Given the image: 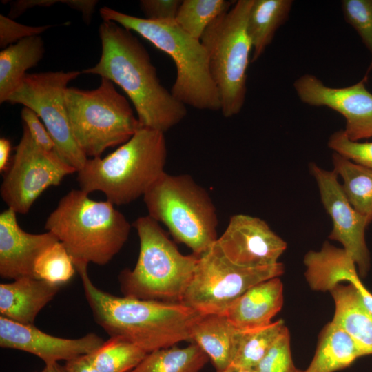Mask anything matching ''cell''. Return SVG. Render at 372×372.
<instances>
[{"label": "cell", "instance_id": "obj_1", "mask_svg": "<svg viewBox=\"0 0 372 372\" xmlns=\"http://www.w3.org/2000/svg\"><path fill=\"white\" fill-rule=\"evenodd\" d=\"M99 33L100 59L81 74L99 75L118 85L132 103L141 127L165 133L180 123L186 106L161 84L148 52L132 31L103 21Z\"/></svg>", "mask_w": 372, "mask_h": 372}, {"label": "cell", "instance_id": "obj_2", "mask_svg": "<svg viewBox=\"0 0 372 372\" xmlns=\"http://www.w3.org/2000/svg\"><path fill=\"white\" fill-rule=\"evenodd\" d=\"M86 264L74 265L95 322L110 337H120L146 353L191 341L195 324L205 315L183 303L117 296L98 288Z\"/></svg>", "mask_w": 372, "mask_h": 372}, {"label": "cell", "instance_id": "obj_3", "mask_svg": "<svg viewBox=\"0 0 372 372\" xmlns=\"http://www.w3.org/2000/svg\"><path fill=\"white\" fill-rule=\"evenodd\" d=\"M81 189L63 196L45 228L65 246L74 264L105 265L127 242L132 225L108 200L97 201Z\"/></svg>", "mask_w": 372, "mask_h": 372}, {"label": "cell", "instance_id": "obj_4", "mask_svg": "<svg viewBox=\"0 0 372 372\" xmlns=\"http://www.w3.org/2000/svg\"><path fill=\"white\" fill-rule=\"evenodd\" d=\"M167 146L164 133L140 127L127 142L105 157L88 158L77 172L80 189L101 192L114 205L143 196L165 172Z\"/></svg>", "mask_w": 372, "mask_h": 372}, {"label": "cell", "instance_id": "obj_5", "mask_svg": "<svg viewBox=\"0 0 372 372\" xmlns=\"http://www.w3.org/2000/svg\"><path fill=\"white\" fill-rule=\"evenodd\" d=\"M99 12L103 21L115 22L136 32L172 59L176 77L171 92L175 99L198 110H220V96L200 40L187 33L175 20L152 21L107 6Z\"/></svg>", "mask_w": 372, "mask_h": 372}, {"label": "cell", "instance_id": "obj_6", "mask_svg": "<svg viewBox=\"0 0 372 372\" xmlns=\"http://www.w3.org/2000/svg\"><path fill=\"white\" fill-rule=\"evenodd\" d=\"M139 238V254L132 269L118 275L124 296L181 303L194 276L198 256L181 254L159 223L150 216L133 223Z\"/></svg>", "mask_w": 372, "mask_h": 372}, {"label": "cell", "instance_id": "obj_7", "mask_svg": "<svg viewBox=\"0 0 372 372\" xmlns=\"http://www.w3.org/2000/svg\"><path fill=\"white\" fill-rule=\"evenodd\" d=\"M148 216L199 256L218 240L216 207L205 189L188 174L165 172L143 196Z\"/></svg>", "mask_w": 372, "mask_h": 372}, {"label": "cell", "instance_id": "obj_8", "mask_svg": "<svg viewBox=\"0 0 372 372\" xmlns=\"http://www.w3.org/2000/svg\"><path fill=\"white\" fill-rule=\"evenodd\" d=\"M65 103L73 136L87 158L125 143L141 127L127 99L105 78L94 90L68 87Z\"/></svg>", "mask_w": 372, "mask_h": 372}, {"label": "cell", "instance_id": "obj_9", "mask_svg": "<svg viewBox=\"0 0 372 372\" xmlns=\"http://www.w3.org/2000/svg\"><path fill=\"white\" fill-rule=\"evenodd\" d=\"M253 0H238L206 28L200 41L225 118L240 113L247 94V69L252 45L247 30Z\"/></svg>", "mask_w": 372, "mask_h": 372}, {"label": "cell", "instance_id": "obj_10", "mask_svg": "<svg viewBox=\"0 0 372 372\" xmlns=\"http://www.w3.org/2000/svg\"><path fill=\"white\" fill-rule=\"evenodd\" d=\"M284 271L281 262L262 267L237 265L225 256L215 242L198 256L181 303L204 314L225 315L229 307L249 289L280 277Z\"/></svg>", "mask_w": 372, "mask_h": 372}, {"label": "cell", "instance_id": "obj_11", "mask_svg": "<svg viewBox=\"0 0 372 372\" xmlns=\"http://www.w3.org/2000/svg\"><path fill=\"white\" fill-rule=\"evenodd\" d=\"M80 71L27 74L6 102L21 104L33 110L42 121L55 144L56 153L76 172L88 158L73 136L65 103L68 83Z\"/></svg>", "mask_w": 372, "mask_h": 372}, {"label": "cell", "instance_id": "obj_12", "mask_svg": "<svg viewBox=\"0 0 372 372\" xmlns=\"http://www.w3.org/2000/svg\"><path fill=\"white\" fill-rule=\"evenodd\" d=\"M77 172L55 151H47L32 139L27 127L10 165L3 175L2 200L17 214H26L40 195L51 186H58L68 175Z\"/></svg>", "mask_w": 372, "mask_h": 372}, {"label": "cell", "instance_id": "obj_13", "mask_svg": "<svg viewBox=\"0 0 372 372\" xmlns=\"http://www.w3.org/2000/svg\"><path fill=\"white\" fill-rule=\"evenodd\" d=\"M367 75L355 84L332 87L317 76L305 74L293 83L299 99L310 106L327 107L345 120L344 130L353 141L372 138V93L366 88Z\"/></svg>", "mask_w": 372, "mask_h": 372}, {"label": "cell", "instance_id": "obj_14", "mask_svg": "<svg viewBox=\"0 0 372 372\" xmlns=\"http://www.w3.org/2000/svg\"><path fill=\"white\" fill-rule=\"evenodd\" d=\"M311 174L318 185L322 203L332 219L329 239L342 244L364 276L370 269V256L365 240L367 220L358 214L348 200L333 171L322 169L315 163L309 165Z\"/></svg>", "mask_w": 372, "mask_h": 372}, {"label": "cell", "instance_id": "obj_15", "mask_svg": "<svg viewBox=\"0 0 372 372\" xmlns=\"http://www.w3.org/2000/svg\"><path fill=\"white\" fill-rule=\"evenodd\" d=\"M216 242L229 260L245 267L276 265L287 249L286 242L265 220L243 214L230 218Z\"/></svg>", "mask_w": 372, "mask_h": 372}, {"label": "cell", "instance_id": "obj_16", "mask_svg": "<svg viewBox=\"0 0 372 372\" xmlns=\"http://www.w3.org/2000/svg\"><path fill=\"white\" fill-rule=\"evenodd\" d=\"M105 340L94 333L63 338L44 333L34 324H23L0 316V347L33 354L45 364L65 362L92 353Z\"/></svg>", "mask_w": 372, "mask_h": 372}, {"label": "cell", "instance_id": "obj_17", "mask_svg": "<svg viewBox=\"0 0 372 372\" xmlns=\"http://www.w3.org/2000/svg\"><path fill=\"white\" fill-rule=\"evenodd\" d=\"M17 214L10 208L0 214V276L13 280L35 278L34 266L37 258L59 241L50 231L31 234L24 231Z\"/></svg>", "mask_w": 372, "mask_h": 372}, {"label": "cell", "instance_id": "obj_18", "mask_svg": "<svg viewBox=\"0 0 372 372\" xmlns=\"http://www.w3.org/2000/svg\"><path fill=\"white\" fill-rule=\"evenodd\" d=\"M283 304V285L279 277L253 286L237 298L225 316L240 331L260 329L270 324Z\"/></svg>", "mask_w": 372, "mask_h": 372}, {"label": "cell", "instance_id": "obj_19", "mask_svg": "<svg viewBox=\"0 0 372 372\" xmlns=\"http://www.w3.org/2000/svg\"><path fill=\"white\" fill-rule=\"evenodd\" d=\"M61 285L36 278L0 284V316L23 324H34L39 313L56 295Z\"/></svg>", "mask_w": 372, "mask_h": 372}, {"label": "cell", "instance_id": "obj_20", "mask_svg": "<svg viewBox=\"0 0 372 372\" xmlns=\"http://www.w3.org/2000/svg\"><path fill=\"white\" fill-rule=\"evenodd\" d=\"M304 276L310 287L317 291H330L342 282H348L360 288L356 265L343 248L325 241L319 251H309L304 258Z\"/></svg>", "mask_w": 372, "mask_h": 372}, {"label": "cell", "instance_id": "obj_21", "mask_svg": "<svg viewBox=\"0 0 372 372\" xmlns=\"http://www.w3.org/2000/svg\"><path fill=\"white\" fill-rule=\"evenodd\" d=\"M240 333L225 315L205 314L195 324L191 341L207 355L217 372L232 363Z\"/></svg>", "mask_w": 372, "mask_h": 372}, {"label": "cell", "instance_id": "obj_22", "mask_svg": "<svg viewBox=\"0 0 372 372\" xmlns=\"http://www.w3.org/2000/svg\"><path fill=\"white\" fill-rule=\"evenodd\" d=\"M335 303L332 321L353 338L362 356L372 354V313L351 283L338 284L329 291Z\"/></svg>", "mask_w": 372, "mask_h": 372}, {"label": "cell", "instance_id": "obj_23", "mask_svg": "<svg viewBox=\"0 0 372 372\" xmlns=\"http://www.w3.org/2000/svg\"><path fill=\"white\" fill-rule=\"evenodd\" d=\"M45 53L44 42L39 35L25 38L0 52V103L19 86Z\"/></svg>", "mask_w": 372, "mask_h": 372}, {"label": "cell", "instance_id": "obj_24", "mask_svg": "<svg viewBox=\"0 0 372 372\" xmlns=\"http://www.w3.org/2000/svg\"><path fill=\"white\" fill-rule=\"evenodd\" d=\"M362 356L349 333L331 321L320 332L315 355L304 372H335L349 366Z\"/></svg>", "mask_w": 372, "mask_h": 372}, {"label": "cell", "instance_id": "obj_25", "mask_svg": "<svg viewBox=\"0 0 372 372\" xmlns=\"http://www.w3.org/2000/svg\"><path fill=\"white\" fill-rule=\"evenodd\" d=\"M293 4L292 0H253L247 23L251 62L257 61L272 42L277 30L287 21Z\"/></svg>", "mask_w": 372, "mask_h": 372}, {"label": "cell", "instance_id": "obj_26", "mask_svg": "<svg viewBox=\"0 0 372 372\" xmlns=\"http://www.w3.org/2000/svg\"><path fill=\"white\" fill-rule=\"evenodd\" d=\"M333 171L342 178L343 191L355 211L372 221V169L337 153L332 155Z\"/></svg>", "mask_w": 372, "mask_h": 372}, {"label": "cell", "instance_id": "obj_27", "mask_svg": "<svg viewBox=\"0 0 372 372\" xmlns=\"http://www.w3.org/2000/svg\"><path fill=\"white\" fill-rule=\"evenodd\" d=\"M209 360L194 342L184 348L174 345L147 353L129 372H200Z\"/></svg>", "mask_w": 372, "mask_h": 372}, {"label": "cell", "instance_id": "obj_28", "mask_svg": "<svg viewBox=\"0 0 372 372\" xmlns=\"http://www.w3.org/2000/svg\"><path fill=\"white\" fill-rule=\"evenodd\" d=\"M147 353L120 337H110L92 353L87 354L99 372H129Z\"/></svg>", "mask_w": 372, "mask_h": 372}, {"label": "cell", "instance_id": "obj_29", "mask_svg": "<svg viewBox=\"0 0 372 372\" xmlns=\"http://www.w3.org/2000/svg\"><path fill=\"white\" fill-rule=\"evenodd\" d=\"M286 326L282 320L254 330L241 331L236 355L231 364L253 369L264 357Z\"/></svg>", "mask_w": 372, "mask_h": 372}, {"label": "cell", "instance_id": "obj_30", "mask_svg": "<svg viewBox=\"0 0 372 372\" xmlns=\"http://www.w3.org/2000/svg\"><path fill=\"white\" fill-rule=\"evenodd\" d=\"M227 0H183L175 21L187 33L200 38L208 25L231 9L234 3Z\"/></svg>", "mask_w": 372, "mask_h": 372}, {"label": "cell", "instance_id": "obj_31", "mask_svg": "<svg viewBox=\"0 0 372 372\" xmlns=\"http://www.w3.org/2000/svg\"><path fill=\"white\" fill-rule=\"evenodd\" d=\"M76 272L71 256L60 241L43 251L34 266L36 278L61 286L70 281Z\"/></svg>", "mask_w": 372, "mask_h": 372}, {"label": "cell", "instance_id": "obj_32", "mask_svg": "<svg viewBox=\"0 0 372 372\" xmlns=\"http://www.w3.org/2000/svg\"><path fill=\"white\" fill-rule=\"evenodd\" d=\"M345 21L358 34L371 54L368 72L372 71V0H343Z\"/></svg>", "mask_w": 372, "mask_h": 372}, {"label": "cell", "instance_id": "obj_33", "mask_svg": "<svg viewBox=\"0 0 372 372\" xmlns=\"http://www.w3.org/2000/svg\"><path fill=\"white\" fill-rule=\"evenodd\" d=\"M253 369L256 372H300L293 364L287 327Z\"/></svg>", "mask_w": 372, "mask_h": 372}, {"label": "cell", "instance_id": "obj_34", "mask_svg": "<svg viewBox=\"0 0 372 372\" xmlns=\"http://www.w3.org/2000/svg\"><path fill=\"white\" fill-rule=\"evenodd\" d=\"M328 146L333 152L372 169V142L351 141L340 130L330 136Z\"/></svg>", "mask_w": 372, "mask_h": 372}, {"label": "cell", "instance_id": "obj_35", "mask_svg": "<svg viewBox=\"0 0 372 372\" xmlns=\"http://www.w3.org/2000/svg\"><path fill=\"white\" fill-rule=\"evenodd\" d=\"M52 26V25H26L0 14V47L4 49L25 38L40 35Z\"/></svg>", "mask_w": 372, "mask_h": 372}, {"label": "cell", "instance_id": "obj_36", "mask_svg": "<svg viewBox=\"0 0 372 372\" xmlns=\"http://www.w3.org/2000/svg\"><path fill=\"white\" fill-rule=\"evenodd\" d=\"M181 3L180 0H141L139 6L147 19L171 21L175 20Z\"/></svg>", "mask_w": 372, "mask_h": 372}, {"label": "cell", "instance_id": "obj_37", "mask_svg": "<svg viewBox=\"0 0 372 372\" xmlns=\"http://www.w3.org/2000/svg\"><path fill=\"white\" fill-rule=\"evenodd\" d=\"M21 116L34 141L47 151H55L54 142L38 115L31 109L23 107Z\"/></svg>", "mask_w": 372, "mask_h": 372}, {"label": "cell", "instance_id": "obj_38", "mask_svg": "<svg viewBox=\"0 0 372 372\" xmlns=\"http://www.w3.org/2000/svg\"><path fill=\"white\" fill-rule=\"evenodd\" d=\"M67 372H99L92 363L88 355H83L65 362Z\"/></svg>", "mask_w": 372, "mask_h": 372}, {"label": "cell", "instance_id": "obj_39", "mask_svg": "<svg viewBox=\"0 0 372 372\" xmlns=\"http://www.w3.org/2000/svg\"><path fill=\"white\" fill-rule=\"evenodd\" d=\"M11 152V143L10 140L6 138H0V172H6L10 163V154Z\"/></svg>", "mask_w": 372, "mask_h": 372}, {"label": "cell", "instance_id": "obj_40", "mask_svg": "<svg viewBox=\"0 0 372 372\" xmlns=\"http://www.w3.org/2000/svg\"><path fill=\"white\" fill-rule=\"evenodd\" d=\"M39 372H67L65 366H62L59 362L45 364L43 369Z\"/></svg>", "mask_w": 372, "mask_h": 372}, {"label": "cell", "instance_id": "obj_41", "mask_svg": "<svg viewBox=\"0 0 372 372\" xmlns=\"http://www.w3.org/2000/svg\"><path fill=\"white\" fill-rule=\"evenodd\" d=\"M217 372H256L253 369L245 368L234 364H230L226 369Z\"/></svg>", "mask_w": 372, "mask_h": 372}, {"label": "cell", "instance_id": "obj_42", "mask_svg": "<svg viewBox=\"0 0 372 372\" xmlns=\"http://www.w3.org/2000/svg\"><path fill=\"white\" fill-rule=\"evenodd\" d=\"M300 372H304V371H300Z\"/></svg>", "mask_w": 372, "mask_h": 372}]
</instances>
